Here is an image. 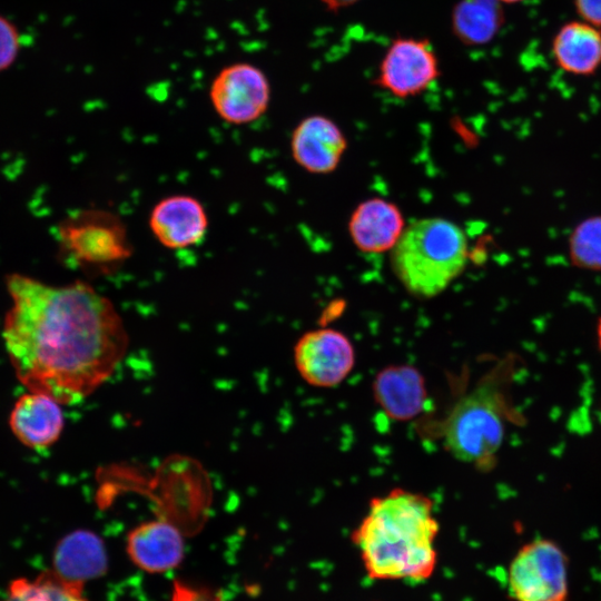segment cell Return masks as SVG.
I'll list each match as a JSON object with an SVG mask.
<instances>
[{
  "label": "cell",
  "instance_id": "obj_1",
  "mask_svg": "<svg viewBox=\"0 0 601 601\" xmlns=\"http://www.w3.org/2000/svg\"><path fill=\"white\" fill-rule=\"evenodd\" d=\"M6 288L2 339L27 391L73 404L114 374L129 336L108 297L85 282L50 285L19 273L6 276Z\"/></svg>",
  "mask_w": 601,
  "mask_h": 601
},
{
  "label": "cell",
  "instance_id": "obj_2",
  "mask_svg": "<svg viewBox=\"0 0 601 601\" xmlns=\"http://www.w3.org/2000/svg\"><path fill=\"white\" fill-rule=\"evenodd\" d=\"M439 531L430 496L394 487L370 500L351 540L370 579L423 582L437 564Z\"/></svg>",
  "mask_w": 601,
  "mask_h": 601
},
{
  "label": "cell",
  "instance_id": "obj_3",
  "mask_svg": "<svg viewBox=\"0 0 601 601\" xmlns=\"http://www.w3.org/2000/svg\"><path fill=\"white\" fill-rule=\"evenodd\" d=\"M396 278L412 295L432 298L461 275L467 262V238L460 226L441 217L406 225L391 250Z\"/></svg>",
  "mask_w": 601,
  "mask_h": 601
},
{
  "label": "cell",
  "instance_id": "obj_4",
  "mask_svg": "<svg viewBox=\"0 0 601 601\" xmlns=\"http://www.w3.org/2000/svg\"><path fill=\"white\" fill-rule=\"evenodd\" d=\"M499 368L460 397L439 423L442 444L456 460L486 470L500 450L506 415Z\"/></svg>",
  "mask_w": 601,
  "mask_h": 601
},
{
  "label": "cell",
  "instance_id": "obj_5",
  "mask_svg": "<svg viewBox=\"0 0 601 601\" xmlns=\"http://www.w3.org/2000/svg\"><path fill=\"white\" fill-rule=\"evenodd\" d=\"M508 588L515 601H566V555L548 539L524 544L508 569Z\"/></svg>",
  "mask_w": 601,
  "mask_h": 601
},
{
  "label": "cell",
  "instance_id": "obj_6",
  "mask_svg": "<svg viewBox=\"0 0 601 601\" xmlns=\"http://www.w3.org/2000/svg\"><path fill=\"white\" fill-rule=\"evenodd\" d=\"M442 75L437 53L426 38L396 37L387 46L374 83L400 99L426 91Z\"/></svg>",
  "mask_w": 601,
  "mask_h": 601
},
{
  "label": "cell",
  "instance_id": "obj_7",
  "mask_svg": "<svg viewBox=\"0 0 601 601\" xmlns=\"http://www.w3.org/2000/svg\"><path fill=\"white\" fill-rule=\"evenodd\" d=\"M272 87L266 73L249 62L230 63L215 76L209 100L216 115L229 125H247L267 111Z\"/></svg>",
  "mask_w": 601,
  "mask_h": 601
},
{
  "label": "cell",
  "instance_id": "obj_8",
  "mask_svg": "<svg viewBox=\"0 0 601 601\" xmlns=\"http://www.w3.org/2000/svg\"><path fill=\"white\" fill-rule=\"evenodd\" d=\"M355 357L351 339L328 327L304 333L294 346V364L299 376L319 388L343 383L355 366Z\"/></svg>",
  "mask_w": 601,
  "mask_h": 601
},
{
  "label": "cell",
  "instance_id": "obj_9",
  "mask_svg": "<svg viewBox=\"0 0 601 601\" xmlns=\"http://www.w3.org/2000/svg\"><path fill=\"white\" fill-rule=\"evenodd\" d=\"M208 215L194 196L176 194L161 198L151 208L149 229L155 239L168 249H186L198 245L208 230Z\"/></svg>",
  "mask_w": 601,
  "mask_h": 601
},
{
  "label": "cell",
  "instance_id": "obj_10",
  "mask_svg": "<svg viewBox=\"0 0 601 601\" xmlns=\"http://www.w3.org/2000/svg\"><path fill=\"white\" fill-rule=\"evenodd\" d=\"M289 147L293 159L300 168L324 175L337 168L347 140L334 120L324 115H311L294 128Z\"/></svg>",
  "mask_w": 601,
  "mask_h": 601
},
{
  "label": "cell",
  "instance_id": "obj_11",
  "mask_svg": "<svg viewBox=\"0 0 601 601\" xmlns=\"http://www.w3.org/2000/svg\"><path fill=\"white\" fill-rule=\"evenodd\" d=\"M61 405L47 394L27 391L16 400L9 414L8 424L13 436L30 450L50 447L59 440L65 426Z\"/></svg>",
  "mask_w": 601,
  "mask_h": 601
},
{
  "label": "cell",
  "instance_id": "obj_12",
  "mask_svg": "<svg viewBox=\"0 0 601 601\" xmlns=\"http://www.w3.org/2000/svg\"><path fill=\"white\" fill-rule=\"evenodd\" d=\"M372 393L381 410L394 421L418 416L427 400L423 374L413 365H388L374 377Z\"/></svg>",
  "mask_w": 601,
  "mask_h": 601
},
{
  "label": "cell",
  "instance_id": "obj_13",
  "mask_svg": "<svg viewBox=\"0 0 601 601\" xmlns=\"http://www.w3.org/2000/svg\"><path fill=\"white\" fill-rule=\"evenodd\" d=\"M126 549L131 562L140 570L161 573L181 562L185 543L176 525L165 520H152L129 532Z\"/></svg>",
  "mask_w": 601,
  "mask_h": 601
},
{
  "label": "cell",
  "instance_id": "obj_14",
  "mask_svg": "<svg viewBox=\"0 0 601 601\" xmlns=\"http://www.w3.org/2000/svg\"><path fill=\"white\" fill-rule=\"evenodd\" d=\"M406 227L400 208L383 198H370L353 210L348 231L362 252L381 254L392 250Z\"/></svg>",
  "mask_w": 601,
  "mask_h": 601
},
{
  "label": "cell",
  "instance_id": "obj_15",
  "mask_svg": "<svg viewBox=\"0 0 601 601\" xmlns=\"http://www.w3.org/2000/svg\"><path fill=\"white\" fill-rule=\"evenodd\" d=\"M52 565V571L60 578L83 585L107 569L105 544L96 533L76 530L56 545Z\"/></svg>",
  "mask_w": 601,
  "mask_h": 601
},
{
  "label": "cell",
  "instance_id": "obj_16",
  "mask_svg": "<svg viewBox=\"0 0 601 601\" xmlns=\"http://www.w3.org/2000/svg\"><path fill=\"white\" fill-rule=\"evenodd\" d=\"M556 66L574 76H591L601 67V30L582 21L562 24L552 38Z\"/></svg>",
  "mask_w": 601,
  "mask_h": 601
},
{
  "label": "cell",
  "instance_id": "obj_17",
  "mask_svg": "<svg viewBox=\"0 0 601 601\" xmlns=\"http://www.w3.org/2000/svg\"><path fill=\"white\" fill-rule=\"evenodd\" d=\"M503 4L497 0H457L451 11L454 37L463 45L475 47L491 42L504 24Z\"/></svg>",
  "mask_w": 601,
  "mask_h": 601
},
{
  "label": "cell",
  "instance_id": "obj_18",
  "mask_svg": "<svg viewBox=\"0 0 601 601\" xmlns=\"http://www.w3.org/2000/svg\"><path fill=\"white\" fill-rule=\"evenodd\" d=\"M0 601H88L83 585L69 582L52 570L43 572L33 580L19 578L8 587Z\"/></svg>",
  "mask_w": 601,
  "mask_h": 601
},
{
  "label": "cell",
  "instance_id": "obj_19",
  "mask_svg": "<svg viewBox=\"0 0 601 601\" xmlns=\"http://www.w3.org/2000/svg\"><path fill=\"white\" fill-rule=\"evenodd\" d=\"M568 248L575 267L601 270V215L580 221L570 234Z\"/></svg>",
  "mask_w": 601,
  "mask_h": 601
},
{
  "label": "cell",
  "instance_id": "obj_20",
  "mask_svg": "<svg viewBox=\"0 0 601 601\" xmlns=\"http://www.w3.org/2000/svg\"><path fill=\"white\" fill-rule=\"evenodd\" d=\"M20 48V35L16 26L0 14V71L16 60Z\"/></svg>",
  "mask_w": 601,
  "mask_h": 601
},
{
  "label": "cell",
  "instance_id": "obj_21",
  "mask_svg": "<svg viewBox=\"0 0 601 601\" xmlns=\"http://www.w3.org/2000/svg\"><path fill=\"white\" fill-rule=\"evenodd\" d=\"M171 601H224L223 598L206 588L195 587L184 581H175Z\"/></svg>",
  "mask_w": 601,
  "mask_h": 601
},
{
  "label": "cell",
  "instance_id": "obj_22",
  "mask_svg": "<svg viewBox=\"0 0 601 601\" xmlns=\"http://www.w3.org/2000/svg\"><path fill=\"white\" fill-rule=\"evenodd\" d=\"M580 20L601 30V0H573Z\"/></svg>",
  "mask_w": 601,
  "mask_h": 601
},
{
  "label": "cell",
  "instance_id": "obj_23",
  "mask_svg": "<svg viewBox=\"0 0 601 601\" xmlns=\"http://www.w3.org/2000/svg\"><path fill=\"white\" fill-rule=\"evenodd\" d=\"M326 10L331 12H338L343 9L349 8L361 0H318Z\"/></svg>",
  "mask_w": 601,
  "mask_h": 601
},
{
  "label": "cell",
  "instance_id": "obj_24",
  "mask_svg": "<svg viewBox=\"0 0 601 601\" xmlns=\"http://www.w3.org/2000/svg\"><path fill=\"white\" fill-rule=\"evenodd\" d=\"M597 338H598V345L601 349V317L599 318L598 325H597Z\"/></svg>",
  "mask_w": 601,
  "mask_h": 601
},
{
  "label": "cell",
  "instance_id": "obj_25",
  "mask_svg": "<svg viewBox=\"0 0 601 601\" xmlns=\"http://www.w3.org/2000/svg\"><path fill=\"white\" fill-rule=\"evenodd\" d=\"M502 4H515L523 2L524 0H497Z\"/></svg>",
  "mask_w": 601,
  "mask_h": 601
}]
</instances>
